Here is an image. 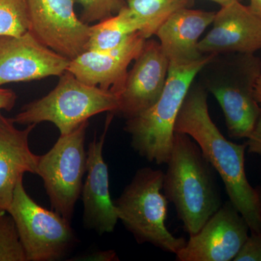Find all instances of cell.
I'll return each mask as SVG.
<instances>
[{"instance_id": "cell-17", "label": "cell", "mask_w": 261, "mask_h": 261, "mask_svg": "<svg viewBox=\"0 0 261 261\" xmlns=\"http://www.w3.org/2000/svg\"><path fill=\"white\" fill-rule=\"evenodd\" d=\"M216 13L185 8L173 13L156 32L170 65L181 66L202 60L199 39L212 24Z\"/></svg>"}, {"instance_id": "cell-15", "label": "cell", "mask_w": 261, "mask_h": 261, "mask_svg": "<svg viewBox=\"0 0 261 261\" xmlns=\"http://www.w3.org/2000/svg\"><path fill=\"white\" fill-rule=\"evenodd\" d=\"M145 41L137 32L112 50L85 51L70 60L66 71L84 83L110 91L117 96L123 88L128 65L140 55Z\"/></svg>"}, {"instance_id": "cell-8", "label": "cell", "mask_w": 261, "mask_h": 261, "mask_svg": "<svg viewBox=\"0 0 261 261\" xmlns=\"http://www.w3.org/2000/svg\"><path fill=\"white\" fill-rule=\"evenodd\" d=\"M88 126L89 121H85L68 135H61L47 153L39 155L37 175L44 181L51 208L70 222L87 171L84 141Z\"/></svg>"}, {"instance_id": "cell-10", "label": "cell", "mask_w": 261, "mask_h": 261, "mask_svg": "<svg viewBox=\"0 0 261 261\" xmlns=\"http://www.w3.org/2000/svg\"><path fill=\"white\" fill-rule=\"evenodd\" d=\"M247 221L227 201L176 255L178 261L233 260L248 238Z\"/></svg>"}, {"instance_id": "cell-6", "label": "cell", "mask_w": 261, "mask_h": 261, "mask_svg": "<svg viewBox=\"0 0 261 261\" xmlns=\"http://www.w3.org/2000/svg\"><path fill=\"white\" fill-rule=\"evenodd\" d=\"M56 87L47 95L25 105L13 118L15 124L53 123L61 135H68L91 117L100 113H114L118 108L116 94L91 86L65 71Z\"/></svg>"}, {"instance_id": "cell-16", "label": "cell", "mask_w": 261, "mask_h": 261, "mask_svg": "<svg viewBox=\"0 0 261 261\" xmlns=\"http://www.w3.org/2000/svg\"><path fill=\"white\" fill-rule=\"evenodd\" d=\"M36 126L18 129L13 118L0 111V211L9 208L15 187L24 173L37 174L39 155L33 153L29 142Z\"/></svg>"}, {"instance_id": "cell-9", "label": "cell", "mask_w": 261, "mask_h": 261, "mask_svg": "<svg viewBox=\"0 0 261 261\" xmlns=\"http://www.w3.org/2000/svg\"><path fill=\"white\" fill-rule=\"evenodd\" d=\"M29 31L58 54L73 60L87 50L90 25L77 17L74 0H27Z\"/></svg>"}, {"instance_id": "cell-14", "label": "cell", "mask_w": 261, "mask_h": 261, "mask_svg": "<svg viewBox=\"0 0 261 261\" xmlns=\"http://www.w3.org/2000/svg\"><path fill=\"white\" fill-rule=\"evenodd\" d=\"M108 113L102 136L99 139L95 137L88 146L87 178L81 194L84 204V225L99 234L113 232L119 220L110 193L109 173L102 154L106 134L114 115Z\"/></svg>"}, {"instance_id": "cell-19", "label": "cell", "mask_w": 261, "mask_h": 261, "mask_svg": "<svg viewBox=\"0 0 261 261\" xmlns=\"http://www.w3.org/2000/svg\"><path fill=\"white\" fill-rule=\"evenodd\" d=\"M189 0H128L127 8L146 39L153 35L173 13L187 8Z\"/></svg>"}, {"instance_id": "cell-2", "label": "cell", "mask_w": 261, "mask_h": 261, "mask_svg": "<svg viewBox=\"0 0 261 261\" xmlns=\"http://www.w3.org/2000/svg\"><path fill=\"white\" fill-rule=\"evenodd\" d=\"M163 190L184 229L193 235L222 206L215 169L191 137L175 132Z\"/></svg>"}, {"instance_id": "cell-26", "label": "cell", "mask_w": 261, "mask_h": 261, "mask_svg": "<svg viewBox=\"0 0 261 261\" xmlns=\"http://www.w3.org/2000/svg\"><path fill=\"white\" fill-rule=\"evenodd\" d=\"M89 260L99 261H113L118 260L116 252L113 250H107V251H99L95 252L93 255H89Z\"/></svg>"}, {"instance_id": "cell-23", "label": "cell", "mask_w": 261, "mask_h": 261, "mask_svg": "<svg viewBox=\"0 0 261 261\" xmlns=\"http://www.w3.org/2000/svg\"><path fill=\"white\" fill-rule=\"evenodd\" d=\"M233 260L261 261V233H251Z\"/></svg>"}, {"instance_id": "cell-5", "label": "cell", "mask_w": 261, "mask_h": 261, "mask_svg": "<svg viewBox=\"0 0 261 261\" xmlns=\"http://www.w3.org/2000/svg\"><path fill=\"white\" fill-rule=\"evenodd\" d=\"M163 177L161 170L141 168L114 204L118 219L139 243L152 244L176 255L187 241L166 227L168 200L162 192Z\"/></svg>"}, {"instance_id": "cell-1", "label": "cell", "mask_w": 261, "mask_h": 261, "mask_svg": "<svg viewBox=\"0 0 261 261\" xmlns=\"http://www.w3.org/2000/svg\"><path fill=\"white\" fill-rule=\"evenodd\" d=\"M207 91L192 84L176 118L174 132L197 142L206 159L224 182L229 200L247 221L252 233H261V192L251 186L245 172L246 143L225 138L211 119Z\"/></svg>"}, {"instance_id": "cell-11", "label": "cell", "mask_w": 261, "mask_h": 261, "mask_svg": "<svg viewBox=\"0 0 261 261\" xmlns=\"http://www.w3.org/2000/svg\"><path fill=\"white\" fill-rule=\"evenodd\" d=\"M135 61L117 95L118 108L115 114L126 120L138 116L159 100L169 71V60L154 39H146Z\"/></svg>"}, {"instance_id": "cell-4", "label": "cell", "mask_w": 261, "mask_h": 261, "mask_svg": "<svg viewBox=\"0 0 261 261\" xmlns=\"http://www.w3.org/2000/svg\"><path fill=\"white\" fill-rule=\"evenodd\" d=\"M215 55H205L200 61L187 65H170L161 97L152 107L126 120L124 130L130 136V145L149 162L166 163L172 149L174 126L189 89L199 72Z\"/></svg>"}, {"instance_id": "cell-25", "label": "cell", "mask_w": 261, "mask_h": 261, "mask_svg": "<svg viewBox=\"0 0 261 261\" xmlns=\"http://www.w3.org/2000/svg\"><path fill=\"white\" fill-rule=\"evenodd\" d=\"M17 95L13 90L0 87V111H9L14 107Z\"/></svg>"}, {"instance_id": "cell-13", "label": "cell", "mask_w": 261, "mask_h": 261, "mask_svg": "<svg viewBox=\"0 0 261 261\" xmlns=\"http://www.w3.org/2000/svg\"><path fill=\"white\" fill-rule=\"evenodd\" d=\"M212 24L198 43L202 54H254L261 49V18L239 0L221 7Z\"/></svg>"}, {"instance_id": "cell-20", "label": "cell", "mask_w": 261, "mask_h": 261, "mask_svg": "<svg viewBox=\"0 0 261 261\" xmlns=\"http://www.w3.org/2000/svg\"><path fill=\"white\" fill-rule=\"evenodd\" d=\"M29 27L27 0H0V36H20Z\"/></svg>"}, {"instance_id": "cell-27", "label": "cell", "mask_w": 261, "mask_h": 261, "mask_svg": "<svg viewBox=\"0 0 261 261\" xmlns=\"http://www.w3.org/2000/svg\"><path fill=\"white\" fill-rule=\"evenodd\" d=\"M250 8L261 18V0H250Z\"/></svg>"}, {"instance_id": "cell-29", "label": "cell", "mask_w": 261, "mask_h": 261, "mask_svg": "<svg viewBox=\"0 0 261 261\" xmlns=\"http://www.w3.org/2000/svg\"><path fill=\"white\" fill-rule=\"evenodd\" d=\"M209 1L214 2V3L221 5V7H224L225 5L230 4V3H232L233 1H236V0H209Z\"/></svg>"}, {"instance_id": "cell-18", "label": "cell", "mask_w": 261, "mask_h": 261, "mask_svg": "<svg viewBox=\"0 0 261 261\" xmlns=\"http://www.w3.org/2000/svg\"><path fill=\"white\" fill-rule=\"evenodd\" d=\"M140 32L138 24L127 6H122L118 14L90 25V35L87 50H112L126 40L134 33Z\"/></svg>"}, {"instance_id": "cell-21", "label": "cell", "mask_w": 261, "mask_h": 261, "mask_svg": "<svg viewBox=\"0 0 261 261\" xmlns=\"http://www.w3.org/2000/svg\"><path fill=\"white\" fill-rule=\"evenodd\" d=\"M0 261H27L13 218L0 211Z\"/></svg>"}, {"instance_id": "cell-24", "label": "cell", "mask_w": 261, "mask_h": 261, "mask_svg": "<svg viewBox=\"0 0 261 261\" xmlns=\"http://www.w3.org/2000/svg\"><path fill=\"white\" fill-rule=\"evenodd\" d=\"M249 153L261 154V111L253 130L246 142Z\"/></svg>"}, {"instance_id": "cell-3", "label": "cell", "mask_w": 261, "mask_h": 261, "mask_svg": "<svg viewBox=\"0 0 261 261\" xmlns=\"http://www.w3.org/2000/svg\"><path fill=\"white\" fill-rule=\"evenodd\" d=\"M199 74L200 84L219 103L230 137L248 138L261 111L255 95L260 58L243 53L216 55Z\"/></svg>"}, {"instance_id": "cell-12", "label": "cell", "mask_w": 261, "mask_h": 261, "mask_svg": "<svg viewBox=\"0 0 261 261\" xmlns=\"http://www.w3.org/2000/svg\"><path fill=\"white\" fill-rule=\"evenodd\" d=\"M70 60L46 47L29 31L0 36V87L14 82L61 76Z\"/></svg>"}, {"instance_id": "cell-28", "label": "cell", "mask_w": 261, "mask_h": 261, "mask_svg": "<svg viewBox=\"0 0 261 261\" xmlns=\"http://www.w3.org/2000/svg\"><path fill=\"white\" fill-rule=\"evenodd\" d=\"M255 95L257 102L261 106V75L257 80L256 85H255Z\"/></svg>"}, {"instance_id": "cell-7", "label": "cell", "mask_w": 261, "mask_h": 261, "mask_svg": "<svg viewBox=\"0 0 261 261\" xmlns=\"http://www.w3.org/2000/svg\"><path fill=\"white\" fill-rule=\"evenodd\" d=\"M7 212L14 221L27 261L59 260L75 243L70 221L33 200L24 188L23 177Z\"/></svg>"}, {"instance_id": "cell-22", "label": "cell", "mask_w": 261, "mask_h": 261, "mask_svg": "<svg viewBox=\"0 0 261 261\" xmlns=\"http://www.w3.org/2000/svg\"><path fill=\"white\" fill-rule=\"evenodd\" d=\"M83 8L82 19L84 23L100 21L112 16L119 5V0H77Z\"/></svg>"}]
</instances>
